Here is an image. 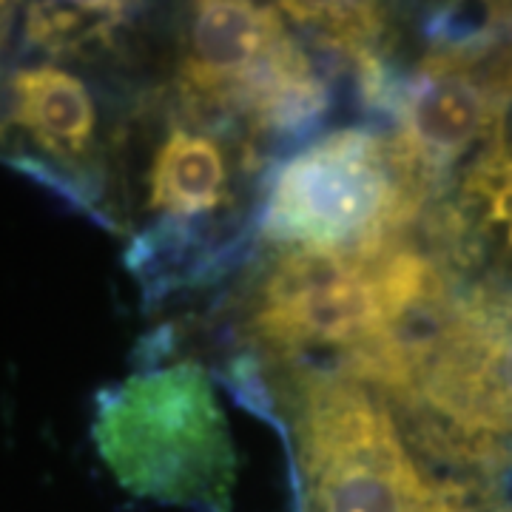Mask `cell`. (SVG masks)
Here are the masks:
<instances>
[{"label": "cell", "instance_id": "cell-10", "mask_svg": "<svg viewBox=\"0 0 512 512\" xmlns=\"http://www.w3.org/2000/svg\"><path fill=\"white\" fill-rule=\"evenodd\" d=\"M126 6L120 3H32L26 35L52 55L86 52L117 32Z\"/></svg>", "mask_w": 512, "mask_h": 512}, {"label": "cell", "instance_id": "cell-6", "mask_svg": "<svg viewBox=\"0 0 512 512\" xmlns=\"http://www.w3.org/2000/svg\"><path fill=\"white\" fill-rule=\"evenodd\" d=\"M421 396L464 430L512 433V308H467L416 362Z\"/></svg>", "mask_w": 512, "mask_h": 512}, {"label": "cell", "instance_id": "cell-2", "mask_svg": "<svg viewBox=\"0 0 512 512\" xmlns=\"http://www.w3.org/2000/svg\"><path fill=\"white\" fill-rule=\"evenodd\" d=\"M94 444L128 493L228 512L237 453L211 376L197 362L134 373L94 413Z\"/></svg>", "mask_w": 512, "mask_h": 512}, {"label": "cell", "instance_id": "cell-7", "mask_svg": "<svg viewBox=\"0 0 512 512\" xmlns=\"http://www.w3.org/2000/svg\"><path fill=\"white\" fill-rule=\"evenodd\" d=\"M507 89L476 49L430 55L404 94L399 146L427 177L458 163L495 131Z\"/></svg>", "mask_w": 512, "mask_h": 512}, {"label": "cell", "instance_id": "cell-8", "mask_svg": "<svg viewBox=\"0 0 512 512\" xmlns=\"http://www.w3.org/2000/svg\"><path fill=\"white\" fill-rule=\"evenodd\" d=\"M9 123L60 165L83 163L97 137V106L89 86L60 66H29L12 74Z\"/></svg>", "mask_w": 512, "mask_h": 512}, {"label": "cell", "instance_id": "cell-3", "mask_svg": "<svg viewBox=\"0 0 512 512\" xmlns=\"http://www.w3.org/2000/svg\"><path fill=\"white\" fill-rule=\"evenodd\" d=\"M427 180L399 140L342 128L282 168L265 234L288 251L376 254L413 220Z\"/></svg>", "mask_w": 512, "mask_h": 512}, {"label": "cell", "instance_id": "cell-1", "mask_svg": "<svg viewBox=\"0 0 512 512\" xmlns=\"http://www.w3.org/2000/svg\"><path fill=\"white\" fill-rule=\"evenodd\" d=\"M433 299V268L396 245L376 254L288 251L262 282L254 328L274 350H330L345 359L350 379L404 390L416 359L402 325Z\"/></svg>", "mask_w": 512, "mask_h": 512}, {"label": "cell", "instance_id": "cell-9", "mask_svg": "<svg viewBox=\"0 0 512 512\" xmlns=\"http://www.w3.org/2000/svg\"><path fill=\"white\" fill-rule=\"evenodd\" d=\"M228 194V165L220 146L202 134L174 128L157 148L148 174V205L174 220L202 217Z\"/></svg>", "mask_w": 512, "mask_h": 512}, {"label": "cell", "instance_id": "cell-11", "mask_svg": "<svg viewBox=\"0 0 512 512\" xmlns=\"http://www.w3.org/2000/svg\"><path fill=\"white\" fill-rule=\"evenodd\" d=\"M493 214L495 220H501L507 225V231H510L512 239V168L501 177V183L495 188L493 194Z\"/></svg>", "mask_w": 512, "mask_h": 512}, {"label": "cell", "instance_id": "cell-4", "mask_svg": "<svg viewBox=\"0 0 512 512\" xmlns=\"http://www.w3.org/2000/svg\"><path fill=\"white\" fill-rule=\"evenodd\" d=\"M296 430L316 512H456L356 379L325 373L305 384Z\"/></svg>", "mask_w": 512, "mask_h": 512}, {"label": "cell", "instance_id": "cell-5", "mask_svg": "<svg viewBox=\"0 0 512 512\" xmlns=\"http://www.w3.org/2000/svg\"><path fill=\"white\" fill-rule=\"evenodd\" d=\"M180 74L191 100L245 111L262 126H293L325 106V89L285 26L282 6L197 3Z\"/></svg>", "mask_w": 512, "mask_h": 512}]
</instances>
